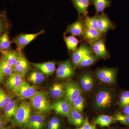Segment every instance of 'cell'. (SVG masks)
<instances>
[{"instance_id": "d4e9b609", "label": "cell", "mask_w": 129, "mask_h": 129, "mask_svg": "<svg viewBox=\"0 0 129 129\" xmlns=\"http://www.w3.org/2000/svg\"><path fill=\"white\" fill-rule=\"evenodd\" d=\"M116 122L113 117L105 115H99L93 121L94 124L98 125L102 127H108Z\"/></svg>"}, {"instance_id": "f35d334b", "label": "cell", "mask_w": 129, "mask_h": 129, "mask_svg": "<svg viewBox=\"0 0 129 129\" xmlns=\"http://www.w3.org/2000/svg\"><path fill=\"white\" fill-rule=\"evenodd\" d=\"M3 115L0 113V129H2L5 127L6 124Z\"/></svg>"}, {"instance_id": "b9f144b4", "label": "cell", "mask_w": 129, "mask_h": 129, "mask_svg": "<svg viewBox=\"0 0 129 129\" xmlns=\"http://www.w3.org/2000/svg\"><path fill=\"white\" fill-rule=\"evenodd\" d=\"M5 75L2 70L0 68V84L4 82L5 81Z\"/></svg>"}, {"instance_id": "7c38bea8", "label": "cell", "mask_w": 129, "mask_h": 129, "mask_svg": "<svg viewBox=\"0 0 129 129\" xmlns=\"http://www.w3.org/2000/svg\"><path fill=\"white\" fill-rule=\"evenodd\" d=\"M24 80V76L19 74L13 73L8 76L6 81V87L8 91L12 93L20 86Z\"/></svg>"}, {"instance_id": "ee69618b", "label": "cell", "mask_w": 129, "mask_h": 129, "mask_svg": "<svg viewBox=\"0 0 129 129\" xmlns=\"http://www.w3.org/2000/svg\"><path fill=\"white\" fill-rule=\"evenodd\" d=\"M127 129H129V128H127Z\"/></svg>"}, {"instance_id": "ac0fdd59", "label": "cell", "mask_w": 129, "mask_h": 129, "mask_svg": "<svg viewBox=\"0 0 129 129\" xmlns=\"http://www.w3.org/2000/svg\"><path fill=\"white\" fill-rule=\"evenodd\" d=\"M50 95L53 99H59L65 96L64 84L61 83H54L49 90Z\"/></svg>"}, {"instance_id": "277c9868", "label": "cell", "mask_w": 129, "mask_h": 129, "mask_svg": "<svg viewBox=\"0 0 129 129\" xmlns=\"http://www.w3.org/2000/svg\"><path fill=\"white\" fill-rule=\"evenodd\" d=\"M36 86L31 85L24 80L20 86L12 92L14 95L21 100L30 99L38 91Z\"/></svg>"}, {"instance_id": "cb8c5ba5", "label": "cell", "mask_w": 129, "mask_h": 129, "mask_svg": "<svg viewBox=\"0 0 129 129\" xmlns=\"http://www.w3.org/2000/svg\"><path fill=\"white\" fill-rule=\"evenodd\" d=\"M80 84L81 89L86 92H88L94 86V80L90 74L85 73L81 77Z\"/></svg>"}, {"instance_id": "7402d4cb", "label": "cell", "mask_w": 129, "mask_h": 129, "mask_svg": "<svg viewBox=\"0 0 129 129\" xmlns=\"http://www.w3.org/2000/svg\"><path fill=\"white\" fill-rule=\"evenodd\" d=\"M85 28V26L83 22L79 20L69 25L67 28L66 32L73 36H81L83 35Z\"/></svg>"}, {"instance_id": "ffe728a7", "label": "cell", "mask_w": 129, "mask_h": 129, "mask_svg": "<svg viewBox=\"0 0 129 129\" xmlns=\"http://www.w3.org/2000/svg\"><path fill=\"white\" fill-rule=\"evenodd\" d=\"M2 57L11 66L14 67L20 57L21 53L17 51H1Z\"/></svg>"}, {"instance_id": "4dcf8cb0", "label": "cell", "mask_w": 129, "mask_h": 129, "mask_svg": "<svg viewBox=\"0 0 129 129\" xmlns=\"http://www.w3.org/2000/svg\"><path fill=\"white\" fill-rule=\"evenodd\" d=\"M96 57L92 51L86 55L81 61L78 66L80 67H88L93 64L96 60Z\"/></svg>"}, {"instance_id": "5b68a950", "label": "cell", "mask_w": 129, "mask_h": 129, "mask_svg": "<svg viewBox=\"0 0 129 129\" xmlns=\"http://www.w3.org/2000/svg\"><path fill=\"white\" fill-rule=\"evenodd\" d=\"M117 69L116 68H101L95 72L96 76L103 83L109 84L115 83L117 79Z\"/></svg>"}, {"instance_id": "d590c367", "label": "cell", "mask_w": 129, "mask_h": 129, "mask_svg": "<svg viewBox=\"0 0 129 129\" xmlns=\"http://www.w3.org/2000/svg\"><path fill=\"white\" fill-rule=\"evenodd\" d=\"M116 122L126 126H129V115H125L120 112H118L113 117Z\"/></svg>"}, {"instance_id": "d6a6232c", "label": "cell", "mask_w": 129, "mask_h": 129, "mask_svg": "<svg viewBox=\"0 0 129 129\" xmlns=\"http://www.w3.org/2000/svg\"><path fill=\"white\" fill-rule=\"evenodd\" d=\"M11 47V42L6 32L0 36V51L9 50Z\"/></svg>"}, {"instance_id": "d6986e66", "label": "cell", "mask_w": 129, "mask_h": 129, "mask_svg": "<svg viewBox=\"0 0 129 129\" xmlns=\"http://www.w3.org/2000/svg\"><path fill=\"white\" fill-rule=\"evenodd\" d=\"M32 66L46 75L53 74L55 70L56 64L53 62H47L41 63H32Z\"/></svg>"}, {"instance_id": "f6af8a7d", "label": "cell", "mask_w": 129, "mask_h": 129, "mask_svg": "<svg viewBox=\"0 0 129 129\" xmlns=\"http://www.w3.org/2000/svg\"></svg>"}, {"instance_id": "836d02e7", "label": "cell", "mask_w": 129, "mask_h": 129, "mask_svg": "<svg viewBox=\"0 0 129 129\" xmlns=\"http://www.w3.org/2000/svg\"><path fill=\"white\" fill-rule=\"evenodd\" d=\"M84 99L81 95L76 98L72 104V108L82 113L84 108Z\"/></svg>"}, {"instance_id": "5bb4252c", "label": "cell", "mask_w": 129, "mask_h": 129, "mask_svg": "<svg viewBox=\"0 0 129 129\" xmlns=\"http://www.w3.org/2000/svg\"><path fill=\"white\" fill-rule=\"evenodd\" d=\"M30 69V65L23 54L21 53L20 57L13 67L14 73L19 74L24 76Z\"/></svg>"}, {"instance_id": "f1b7e54d", "label": "cell", "mask_w": 129, "mask_h": 129, "mask_svg": "<svg viewBox=\"0 0 129 129\" xmlns=\"http://www.w3.org/2000/svg\"><path fill=\"white\" fill-rule=\"evenodd\" d=\"M98 18L99 14H97L96 16L91 17L86 16L83 21V24L87 27L98 30Z\"/></svg>"}, {"instance_id": "3957f363", "label": "cell", "mask_w": 129, "mask_h": 129, "mask_svg": "<svg viewBox=\"0 0 129 129\" xmlns=\"http://www.w3.org/2000/svg\"><path fill=\"white\" fill-rule=\"evenodd\" d=\"M115 94L111 90H101L95 97V104L98 108L104 109L111 107L114 101Z\"/></svg>"}, {"instance_id": "2e32d148", "label": "cell", "mask_w": 129, "mask_h": 129, "mask_svg": "<svg viewBox=\"0 0 129 129\" xmlns=\"http://www.w3.org/2000/svg\"><path fill=\"white\" fill-rule=\"evenodd\" d=\"M92 51L86 45L82 44L79 48L74 52L72 56V61L74 66H78L80 62L83 57Z\"/></svg>"}, {"instance_id": "6da1fadb", "label": "cell", "mask_w": 129, "mask_h": 129, "mask_svg": "<svg viewBox=\"0 0 129 129\" xmlns=\"http://www.w3.org/2000/svg\"><path fill=\"white\" fill-rule=\"evenodd\" d=\"M32 114L31 104L25 101L19 104L16 114L11 122L13 125L27 127L29 119Z\"/></svg>"}, {"instance_id": "9a60e30c", "label": "cell", "mask_w": 129, "mask_h": 129, "mask_svg": "<svg viewBox=\"0 0 129 129\" xmlns=\"http://www.w3.org/2000/svg\"><path fill=\"white\" fill-rule=\"evenodd\" d=\"M18 101L13 99L3 109V116L6 123L11 122L18 107Z\"/></svg>"}, {"instance_id": "83f0119b", "label": "cell", "mask_w": 129, "mask_h": 129, "mask_svg": "<svg viewBox=\"0 0 129 129\" xmlns=\"http://www.w3.org/2000/svg\"><path fill=\"white\" fill-rule=\"evenodd\" d=\"M111 3L110 0H92L96 14L103 13L106 8L111 6Z\"/></svg>"}, {"instance_id": "8992f818", "label": "cell", "mask_w": 129, "mask_h": 129, "mask_svg": "<svg viewBox=\"0 0 129 129\" xmlns=\"http://www.w3.org/2000/svg\"><path fill=\"white\" fill-rule=\"evenodd\" d=\"M65 100L72 106L74 101L81 95L82 91L78 83L70 81L65 83Z\"/></svg>"}, {"instance_id": "74e56055", "label": "cell", "mask_w": 129, "mask_h": 129, "mask_svg": "<svg viewBox=\"0 0 129 129\" xmlns=\"http://www.w3.org/2000/svg\"><path fill=\"white\" fill-rule=\"evenodd\" d=\"M77 129H96V128L95 125L90 123L88 120V118L86 117L83 125Z\"/></svg>"}, {"instance_id": "f546056e", "label": "cell", "mask_w": 129, "mask_h": 129, "mask_svg": "<svg viewBox=\"0 0 129 129\" xmlns=\"http://www.w3.org/2000/svg\"><path fill=\"white\" fill-rule=\"evenodd\" d=\"M64 39L69 51L74 52L77 50L79 43V40L77 38L72 35L64 37Z\"/></svg>"}, {"instance_id": "e0dca14e", "label": "cell", "mask_w": 129, "mask_h": 129, "mask_svg": "<svg viewBox=\"0 0 129 129\" xmlns=\"http://www.w3.org/2000/svg\"><path fill=\"white\" fill-rule=\"evenodd\" d=\"M73 5L80 16H86L88 9L92 4V0H72Z\"/></svg>"}, {"instance_id": "e575fe53", "label": "cell", "mask_w": 129, "mask_h": 129, "mask_svg": "<svg viewBox=\"0 0 129 129\" xmlns=\"http://www.w3.org/2000/svg\"><path fill=\"white\" fill-rule=\"evenodd\" d=\"M119 106L122 109L125 106H129V90L121 92L119 99Z\"/></svg>"}, {"instance_id": "ba28073f", "label": "cell", "mask_w": 129, "mask_h": 129, "mask_svg": "<svg viewBox=\"0 0 129 129\" xmlns=\"http://www.w3.org/2000/svg\"><path fill=\"white\" fill-rule=\"evenodd\" d=\"M74 74L72 63L69 60L60 63L56 71V76L57 78L60 79L69 78Z\"/></svg>"}, {"instance_id": "603a6c76", "label": "cell", "mask_w": 129, "mask_h": 129, "mask_svg": "<svg viewBox=\"0 0 129 129\" xmlns=\"http://www.w3.org/2000/svg\"><path fill=\"white\" fill-rule=\"evenodd\" d=\"M68 118L70 123L78 127L83 125L85 120L81 113L73 108Z\"/></svg>"}, {"instance_id": "ab89813d", "label": "cell", "mask_w": 129, "mask_h": 129, "mask_svg": "<svg viewBox=\"0 0 129 129\" xmlns=\"http://www.w3.org/2000/svg\"><path fill=\"white\" fill-rule=\"evenodd\" d=\"M121 113L125 115H129V106H125L122 109Z\"/></svg>"}, {"instance_id": "9c48e42d", "label": "cell", "mask_w": 129, "mask_h": 129, "mask_svg": "<svg viewBox=\"0 0 129 129\" xmlns=\"http://www.w3.org/2000/svg\"><path fill=\"white\" fill-rule=\"evenodd\" d=\"M90 44L92 51L96 57L102 58L108 57L109 54L106 49L105 40L103 38L101 37Z\"/></svg>"}, {"instance_id": "7a4b0ae2", "label": "cell", "mask_w": 129, "mask_h": 129, "mask_svg": "<svg viewBox=\"0 0 129 129\" xmlns=\"http://www.w3.org/2000/svg\"><path fill=\"white\" fill-rule=\"evenodd\" d=\"M30 99L31 106L37 112L46 114L52 110L51 105L43 91H37Z\"/></svg>"}, {"instance_id": "7bdbcfd3", "label": "cell", "mask_w": 129, "mask_h": 129, "mask_svg": "<svg viewBox=\"0 0 129 129\" xmlns=\"http://www.w3.org/2000/svg\"><path fill=\"white\" fill-rule=\"evenodd\" d=\"M2 129H12V128L11 126H8V127H5Z\"/></svg>"}, {"instance_id": "4fadbf2b", "label": "cell", "mask_w": 129, "mask_h": 129, "mask_svg": "<svg viewBox=\"0 0 129 129\" xmlns=\"http://www.w3.org/2000/svg\"><path fill=\"white\" fill-rule=\"evenodd\" d=\"M98 30L103 34H106L111 29L115 28V24L110 20L107 14L102 13L99 15Z\"/></svg>"}, {"instance_id": "484cf974", "label": "cell", "mask_w": 129, "mask_h": 129, "mask_svg": "<svg viewBox=\"0 0 129 129\" xmlns=\"http://www.w3.org/2000/svg\"><path fill=\"white\" fill-rule=\"evenodd\" d=\"M15 95L12 93L7 94L2 88H0V111L4 108L14 99Z\"/></svg>"}, {"instance_id": "60d3db41", "label": "cell", "mask_w": 129, "mask_h": 129, "mask_svg": "<svg viewBox=\"0 0 129 129\" xmlns=\"http://www.w3.org/2000/svg\"><path fill=\"white\" fill-rule=\"evenodd\" d=\"M5 28V24L2 19H0V36Z\"/></svg>"}, {"instance_id": "44dd1931", "label": "cell", "mask_w": 129, "mask_h": 129, "mask_svg": "<svg viewBox=\"0 0 129 129\" xmlns=\"http://www.w3.org/2000/svg\"><path fill=\"white\" fill-rule=\"evenodd\" d=\"M103 35L98 29L85 27L82 36L84 39L91 43L101 38Z\"/></svg>"}, {"instance_id": "30bf717a", "label": "cell", "mask_w": 129, "mask_h": 129, "mask_svg": "<svg viewBox=\"0 0 129 129\" xmlns=\"http://www.w3.org/2000/svg\"><path fill=\"white\" fill-rule=\"evenodd\" d=\"M51 108L57 114L68 117L70 114L72 107L65 99H60L52 104Z\"/></svg>"}, {"instance_id": "1f68e13d", "label": "cell", "mask_w": 129, "mask_h": 129, "mask_svg": "<svg viewBox=\"0 0 129 129\" xmlns=\"http://www.w3.org/2000/svg\"><path fill=\"white\" fill-rule=\"evenodd\" d=\"M0 68L5 76H9L14 73L13 68L2 57L0 59Z\"/></svg>"}, {"instance_id": "8fae6325", "label": "cell", "mask_w": 129, "mask_h": 129, "mask_svg": "<svg viewBox=\"0 0 129 129\" xmlns=\"http://www.w3.org/2000/svg\"><path fill=\"white\" fill-rule=\"evenodd\" d=\"M45 121L44 114L38 112L32 113L26 127L29 129H42L45 125Z\"/></svg>"}, {"instance_id": "8d00e7d4", "label": "cell", "mask_w": 129, "mask_h": 129, "mask_svg": "<svg viewBox=\"0 0 129 129\" xmlns=\"http://www.w3.org/2000/svg\"><path fill=\"white\" fill-rule=\"evenodd\" d=\"M48 129H59L60 123L58 118L54 117L51 119L48 123Z\"/></svg>"}, {"instance_id": "52a82bcc", "label": "cell", "mask_w": 129, "mask_h": 129, "mask_svg": "<svg viewBox=\"0 0 129 129\" xmlns=\"http://www.w3.org/2000/svg\"><path fill=\"white\" fill-rule=\"evenodd\" d=\"M45 32V30H43L36 34H22L15 37L13 41L17 46V50L21 53L24 47L40 35L44 34Z\"/></svg>"}, {"instance_id": "4316f807", "label": "cell", "mask_w": 129, "mask_h": 129, "mask_svg": "<svg viewBox=\"0 0 129 129\" xmlns=\"http://www.w3.org/2000/svg\"><path fill=\"white\" fill-rule=\"evenodd\" d=\"M45 79V75L38 70L32 71L28 76V80L34 84H39L44 82Z\"/></svg>"}]
</instances>
